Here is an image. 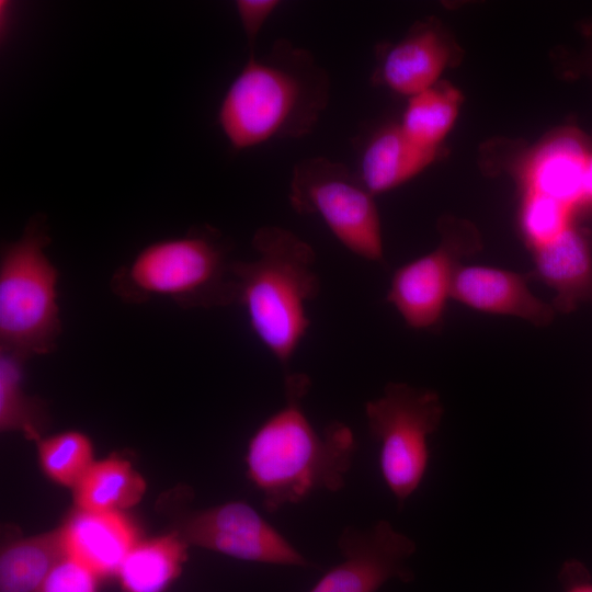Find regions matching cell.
Listing matches in <instances>:
<instances>
[{
	"mask_svg": "<svg viewBox=\"0 0 592 592\" xmlns=\"http://www.w3.org/2000/svg\"><path fill=\"white\" fill-rule=\"evenodd\" d=\"M592 152L584 136L567 128L549 137L530 159L526 191L553 197L571 208L582 205V182Z\"/></svg>",
	"mask_w": 592,
	"mask_h": 592,
	"instance_id": "cell-15",
	"label": "cell"
},
{
	"mask_svg": "<svg viewBox=\"0 0 592 592\" xmlns=\"http://www.w3.org/2000/svg\"><path fill=\"white\" fill-rule=\"evenodd\" d=\"M365 415L379 444L382 476L401 509L426 474L429 436L442 422L443 402L435 390L394 382L365 403Z\"/></svg>",
	"mask_w": 592,
	"mask_h": 592,
	"instance_id": "cell-6",
	"label": "cell"
},
{
	"mask_svg": "<svg viewBox=\"0 0 592 592\" xmlns=\"http://www.w3.org/2000/svg\"><path fill=\"white\" fill-rule=\"evenodd\" d=\"M338 548L343 560L309 592H377L390 580L413 579L407 561L415 553V543L386 520L365 530L344 527Z\"/></svg>",
	"mask_w": 592,
	"mask_h": 592,
	"instance_id": "cell-10",
	"label": "cell"
},
{
	"mask_svg": "<svg viewBox=\"0 0 592 592\" xmlns=\"http://www.w3.org/2000/svg\"><path fill=\"white\" fill-rule=\"evenodd\" d=\"M533 250L531 277L555 291L556 312L571 314L592 305V238L588 229L571 225L553 240Z\"/></svg>",
	"mask_w": 592,
	"mask_h": 592,
	"instance_id": "cell-12",
	"label": "cell"
},
{
	"mask_svg": "<svg viewBox=\"0 0 592 592\" xmlns=\"http://www.w3.org/2000/svg\"><path fill=\"white\" fill-rule=\"evenodd\" d=\"M574 209L544 194L525 191L521 226L528 246L534 249L565 231L572 225Z\"/></svg>",
	"mask_w": 592,
	"mask_h": 592,
	"instance_id": "cell-23",
	"label": "cell"
},
{
	"mask_svg": "<svg viewBox=\"0 0 592 592\" xmlns=\"http://www.w3.org/2000/svg\"><path fill=\"white\" fill-rule=\"evenodd\" d=\"M36 443L42 471L64 487L72 489L94 462L92 441L77 430L42 437Z\"/></svg>",
	"mask_w": 592,
	"mask_h": 592,
	"instance_id": "cell-22",
	"label": "cell"
},
{
	"mask_svg": "<svg viewBox=\"0 0 592 592\" xmlns=\"http://www.w3.org/2000/svg\"><path fill=\"white\" fill-rule=\"evenodd\" d=\"M65 555L62 526L12 542L0 555V592H36Z\"/></svg>",
	"mask_w": 592,
	"mask_h": 592,
	"instance_id": "cell-19",
	"label": "cell"
},
{
	"mask_svg": "<svg viewBox=\"0 0 592 592\" xmlns=\"http://www.w3.org/2000/svg\"><path fill=\"white\" fill-rule=\"evenodd\" d=\"M26 361L14 353L0 351V430L20 432L37 442L43 437L49 415L46 402L24 390Z\"/></svg>",
	"mask_w": 592,
	"mask_h": 592,
	"instance_id": "cell-20",
	"label": "cell"
},
{
	"mask_svg": "<svg viewBox=\"0 0 592 592\" xmlns=\"http://www.w3.org/2000/svg\"><path fill=\"white\" fill-rule=\"evenodd\" d=\"M374 197L358 175L341 162L314 157L294 166L288 191L293 209L319 216L353 254L384 262L382 224Z\"/></svg>",
	"mask_w": 592,
	"mask_h": 592,
	"instance_id": "cell-7",
	"label": "cell"
},
{
	"mask_svg": "<svg viewBox=\"0 0 592 592\" xmlns=\"http://www.w3.org/2000/svg\"><path fill=\"white\" fill-rule=\"evenodd\" d=\"M442 239L431 252L398 267L386 301L406 325L418 331L436 330L443 321L460 260L479 250L476 231L452 220L440 223Z\"/></svg>",
	"mask_w": 592,
	"mask_h": 592,
	"instance_id": "cell-8",
	"label": "cell"
},
{
	"mask_svg": "<svg viewBox=\"0 0 592 592\" xmlns=\"http://www.w3.org/2000/svg\"><path fill=\"white\" fill-rule=\"evenodd\" d=\"M311 386L303 373L285 378V403L251 436L246 463L263 506L276 512L319 490L335 492L345 485L357 443L352 430L333 421L318 431L303 407Z\"/></svg>",
	"mask_w": 592,
	"mask_h": 592,
	"instance_id": "cell-1",
	"label": "cell"
},
{
	"mask_svg": "<svg viewBox=\"0 0 592 592\" xmlns=\"http://www.w3.org/2000/svg\"><path fill=\"white\" fill-rule=\"evenodd\" d=\"M189 545L173 534L137 542L116 578L123 592H164L182 572Z\"/></svg>",
	"mask_w": 592,
	"mask_h": 592,
	"instance_id": "cell-17",
	"label": "cell"
},
{
	"mask_svg": "<svg viewBox=\"0 0 592 592\" xmlns=\"http://www.w3.org/2000/svg\"><path fill=\"white\" fill-rule=\"evenodd\" d=\"M44 217L35 216L0 252V351L25 360L47 355L62 331L59 271L48 258Z\"/></svg>",
	"mask_w": 592,
	"mask_h": 592,
	"instance_id": "cell-5",
	"label": "cell"
},
{
	"mask_svg": "<svg viewBox=\"0 0 592 592\" xmlns=\"http://www.w3.org/2000/svg\"><path fill=\"white\" fill-rule=\"evenodd\" d=\"M437 153L439 149L414 143L400 125L386 126L365 146L357 175L376 196L418 175L435 160Z\"/></svg>",
	"mask_w": 592,
	"mask_h": 592,
	"instance_id": "cell-16",
	"label": "cell"
},
{
	"mask_svg": "<svg viewBox=\"0 0 592 592\" xmlns=\"http://www.w3.org/2000/svg\"><path fill=\"white\" fill-rule=\"evenodd\" d=\"M582 195V205H592V153L589 157L583 174Z\"/></svg>",
	"mask_w": 592,
	"mask_h": 592,
	"instance_id": "cell-27",
	"label": "cell"
},
{
	"mask_svg": "<svg viewBox=\"0 0 592 592\" xmlns=\"http://www.w3.org/2000/svg\"><path fill=\"white\" fill-rule=\"evenodd\" d=\"M221 236L204 227L144 247L112 275V292L127 304L168 298L183 308L235 305L234 261Z\"/></svg>",
	"mask_w": 592,
	"mask_h": 592,
	"instance_id": "cell-4",
	"label": "cell"
},
{
	"mask_svg": "<svg viewBox=\"0 0 592 592\" xmlns=\"http://www.w3.org/2000/svg\"><path fill=\"white\" fill-rule=\"evenodd\" d=\"M145 491V479L129 462L109 457L93 462L72 488V497L81 510L123 512L136 505Z\"/></svg>",
	"mask_w": 592,
	"mask_h": 592,
	"instance_id": "cell-18",
	"label": "cell"
},
{
	"mask_svg": "<svg viewBox=\"0 0 592 592\" xmlns=\"http://www.w3.org/2000/svg\"><path fill=\"white\" fill-rule=\"evenodd\" d=\"M530 273L486 265H460L451 299L474 310L511 316L535 327L549 326L556 316L551 304L536 297L528 288Z\"/></svg>",
	"mask_w": 592,
	"mask_h": 592,
	"instance_id": "cell-11",
	"label": "cell"
},
{
	"mask_svg": "<svg viewBox=\"0 0 592 592\" xmlns=\"http://www.w3.org/2000/svg\"><path fill=\"white\" fill-rule=\"evenodd\" d=\"M177 533L189 546L244 561L315 567L251 505L240 501L194 511L182 520Z\"/></svg>",
	"mask_w": 592,
	"mask_h": 592,
	"instance_id": "cell-9",
	"label": "cell"
},
{
	"mask_svg": "<svg viewBox=\"0 0 592 592\" xmlns=\"http://www.w3.org/2000/svg\"><path fill=\"white\" fill-rule=\"evenodd\" d=\"M560 579L565 592H592V581L582 563L568 561L563 565Z\"/></svg>",
	"mask_w": 592,
	"mask_h": 592,
	"instance_id": "cell-26",
	"label": "cell"
},
{
	"mask_svg": "<svg viewBox=\"0 0 592 592\" xmlns=\"http://www.w3.org/2000/svg\"><path fill=\"white\" fill-rule=\"evenodd\" d=\"M280 3L278 0H237L235 2L251 53H253L254 43L263 25Z\"/></svg>",
	"mask_w": 592,
	"mask_h": 592,
	"instance_id": "cell-25",
	"label": "cell"
},
{
	"mask_svg": "<svg viewBox=\"0 0 592 592\" xmlns=\"http://www.w3.org/2000/svg\"><path fill=\"white\" fill-rule=\"evenodd\" d=\"M101 578L70 555L49 571L36 592H98Z\"/></svg>",
	"mask_w": 592,
	"mask_h": 592,
	"instance_id": "cell-24",
	"label": "cell"
},
{
	"mask_svg": "<svg viewBox=\"0 0 592 592\" xmlns=\"http://www.w3.org/2000/svg\"><path fill=\"white\" fill-rule=\"evenodd\" d=\"M449 58V47L437 27L420 25L385 52L375 79L410 98L436 84Z\"/></svg>",
	"mask_w": 592,
	"mask_h": 592,
	"instance_id": "cell-14",
	"label": "cell"
},
{
	"mask_svg": "<svg viewBox=\"0 0 592 592\" xmlns=\"http://www.w3.org/2000/svg\"><path fill=\"white\" fill-rule=\"evenodd\" d=\"M67 554L101 579L116 577L138 542L133 523L123 512H95L75 508L61 525Z\"/></svg>",
	"mask_w": 592,
	"mask_h": 592,
	"instance_id": "cell-13",
	"label": "cell"
},
{
	"mask_svg": "<svg viewBox=\"0 0 592 592\" xmlns=\"http://www.w3.org/2000/svg\"><path fill=\"white\" fill-rule=\"evenodd\" d=\"M330 99V78L312 54L285 38L248 61L218 109L220 129L236 150L308 135Z\"/></svg>",
	"mask_w": 592,
	"mask_h": 592,
	"instance_id": "cell-2",
	"label": "cell"
},
{
	"mask_svg": "<svg viewBox=\"0 0 592 592\" xmlns=\"http://www.w3.org/2000/svg\"><path fill=\"white\" fill-rule=\"evenodd\" d=\"M460 102L454 87L436 83L409 98L399 125L414 143L439 149L456 121Z\"/></svg>",
	"mask_w": 592,
	"mask_h": 592,
	"instance_id": "cell-21",
	"label": "cell"
},
{
	"mask_svg": "<svg viewBox=\"0 0 592 592\" xmlns=\"http://www.w3.org/2000/svg\"><path fill=\"white\" fill-rule=\"evenodd\" d=\"M257 257L234 261L235 305L282 366H287L310 327L307 305L320 292L312 247L293 231L262 226L253 235Z\"/></svg>",
	"mask_w": 592,
	"mask_h": 592,
	"instance_id": "cell-3",
	"label": "cell"
}]
</instances>
